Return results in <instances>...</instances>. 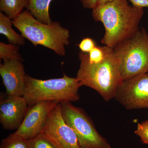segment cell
<instances>
[{
  "instance_id": "obj_1",
  "label": "cell",
  "mask_w": 148,
  "mask_h": 148,
  "mask_svg": "<svg viewBox=\"0 0 148 148\" xmlns=\"http://www.w3.org/2000/svg\"><path fill=\"white\" fill-rule=\"evenodd\" d=\"M144 14V8L130 5L127 0H113L92 10V18L103 24L105 33L101 42L114 48L134 36Z\"/></svg>"
},
{
  "instance_id": "obj_2",
  "label": "cell",
  "mask_w": 148,
  "mask_h": 148,
  "mask_svg": "<svg viewBox=\"0 0 148 148\" xmlns=\"http://www.w3.org/2000/svg\"><path fill=\"white\" fill-rule=\"evenodd\" d=\"M87 54L82 52L79 53L80 64L76 78L81 86L90 87L97 91L105 101H110L114 98L117 90L123 81L113 49L108 47L106 58L98 64L88 63Z\"/></svg>"
},
{
  "instance_id": "obj_3",
  "label": "cell",
  "mask_w": 148,
  "mask_h": 148,
  "mask_svg": "<svg viewBox=\"0 0 148 148\" xmlns=\"http://www.w3.org/2000/svg\"><path fill=\"white\" fill-rule=\"evenodd\" d=\"M12 22L21 36L35 47L42 46L60 56L66 55L65 47L70 44V32L59 22L52 21L49 24L41 23L27 10L12 20Z\"/></svg>"
},
{
  "instance_id": "obj_4",
  "label": "cell",
  "mask_w": 148,
  "mask_h": 148,
  "mask_svg": "<svg viewBox=\"0 0 148 148\" xmlns=\"http://www.w3.org/2000/svg\"><path fill=\"white\" fill-rule=\"evenodd\" d=\"M81 86L76 77L65 74L63 77L47 80L37 79L27 75L23 96L29 107L43 101L71 103L79 100Z\"/></svg>"
},
{
  "instance_id": "obj_5",
  "label": "cell",
  "mask_w": 148,
  "mask_h": 148,
  "mask_svg": "<svg viewBox=\"0 0 148 148\" xmlns=\"http://www.w3.org/2000/svg\"><path fill=\"white\" fill-rule=\"evenodd\" d=\"M112 49L123 80L148 73V34L145 28Z\"/></svg>"
},
{
  "instance_id": "obj_6",
  "label": "cell",
  "mask_w": 148,
  "mask_h": 148,
  "mask_svg": "<svg viewBox=\"0 0 148 148\" xmlns=\"http://www.w3.org/2000/svg\"><path fill=\"white\" fill-rule=\"evenodd\" d=\"M60 104L62 116L75 133L82 148H111L108 142L98 133L92 121L83 109L71 103Z\"/></svg>"
},
{
  "instance_id": "obj_7",
  "label": "cell",
  "mask_w": 148,
  "mask_h": 148,
  "mask_svg": "<svg viewBox=\"0 0 148 148\" xmlns=\"http://www.w3.org/2000/svg\"><path fill=\"white\" fill-rule=\"evenodd\" d=\"M114 98L127 110L148 109V73L123 80Z\"/></svg>"
},
{
  "instance_id": "obj_8",
  "label": "cell",
  "mask_w": 148,
  "mask_h": 148,
  "mask_svg": "<svg viewBox=\"0 0 148 148\" xmlns=\"http://www.w3.org/2000/svg\"><path fill=\"white\" fill-rule=\"evenodd\" d=\"M43 132L58 148H82L75 133L62 116L60 104L51 112Z\"/></svg>"
},
{
  "instance_id": "obj_9",
  "label": "cell",
  "mask_w": 148,
  "mask_h": 148,
  "mask_svg": "<svg viewBox=\"0 0 148 148\" xmlns=\"http://www.w3.org/2000/svg\"><path fill=\"white\" fill-rule=\"evenodd\" d=\"M58 104L53 101H43L29 107L14 133L29 140L43 133L49 114Z\"/></svg>"
},
{
  "instance_id": "obj_10",
  "label": "cell",
  "mask_w": 148,
  "mask_h": 148,
  "mask_svg": "<svg viewBox=\"0 0 148 148\" xmlns=\"http://www.w3.org/2000/svg\"><path fill=\"white\" fill-rule=\"evenodd\" d=\"M6 94L1 95L0 122L4 129L17 130L23 122L29 109L24 96Z\"/></svg>"
},
{
  "instance_id": "obj_11",
  "label": "cell",
  "mask_w": 148,
  "mask_h": 148,
  "mask_svg": "<svg viewBox=\"0 0 148 148\" xmlns=\"http://www.w3.org/2000/svg\"><path fill=\"white\" fill-rule=\"evenodd\" d=\"M0 75L5 88V94L23 96L26 74L22 61L7 60L0 64Z\"/></svg>"
},
{
  "instance_id": "obj_12",
  "label": "cell",
  "mask_w": 148,
  "mask_h": 148,
  "mask_svg": "<svg viewBox=\"0 0 148 148\" xmlns=\"http://www.w3.org/2000/svg\"><path fill=\"white\" fill-rule=\"evenodd\" d=\"M53 0H29L27 10L37 20L44 24L52 22L49 13V8Z\"/></svg>"
},
{
  "instance_id": "obj_13",
  "label": "cell",
  "mask_w": 148,
  "mask_h": 148,
  "mask_svg": "<svg viewBox=\"0 0 148 148\" xmlns=\"http://www.w3.org/2000/svg\"><path fill=\"white\" fill-rule=\"evenodd\" d=\"M12 20L2 12H0V34L6 37L8 42L12 44L24 46L25 38L15 32L12 28Z\"/></svg>"
},
{
  "instance_id": "obj_14",
  "label": "cell",
  "mask_w": 148,
  "mask_h": 148,
  "mask_svg": "<svg viewBox=\"0 0 148 148\" xmlns=\"http://www.w3.org/2000/svg\"><path fill=\"white\" fill-rule=\"evenodd\" d=\"M29 0H0V10L9 18L13 20L27 9Z\"/></svg>"
},
{
  "instance_id": "obj_15",
  "label": "cell",
  "mask_w": 148,
  "mask_h": 148,
  "mask_svg": "<svg viewBox=\"0 0 148 148\" xmlns=\"http://www.w3.org/2000/svg\"><path fill=\"white\" fill-rule=\"evenodd\" d=\"M19 46L0 42V58L3 61L16 60L24 61L19 52Z\"/></svg>"
},
{
  "instance_id": "obj_16",
  "label": "cell",
  "mask_w": 148,
  "mask_h": 148,
  "mask_svg": "<svg viewBox=\"0 0 148 148\" xmlns=\"http://www.w3.org/2000/svg\"><path fill=\"white\" fill-rule=\"evenodd\" d=\"M0 148H30L29 140L12 133L2 140Z\"/></svg>"
},
{
  "instance_id": "obj_17",
  "label": "cell",
  "mask_w": 148,
  "mask_h": 148,
  "mask_svg": "<svg viewBox=\"0 0 148 148\" xmlns=\"http://www.w3.org/2000/svg\"><path fill=\"white\" fill-rule=\"evenodd\" d=\"M30 148H58L45 133L29 140Z\"/></svg>"
},
{
  "instance_id": "obj_18",
  "label": "cell",
  "mask_w": 148,
  "mask_h": 148,
  "mask_svg": "<svg viewBox=\"0 0 148 148\" xmlns=\"http://www.w3.org/2000/svg\"><path fill=\"white\" fill-rule=\"evenodd\" d=\"M108 47L96 46L87 54V59L88 63L96 64L103 61L106 57Z\"/></svg>"
},
{
  "instance_id": "obj_19",
  "label": "cell",
  "mask_w": 148,
  "mask_h": 148,
  "mask_svg": "<svg viewBox=\"0 0 148 148\" xmlns=\"http://www.w3.org/2000/svg\"><path fill=\"white\" fill-rule=\"evenodd\" d=\"M135 133L140 137L143 144L148 145V120L138 123Z\"/></svg>"
},
{
  "instance_id": "obj_20",
  "label": "cell",
  "mask_w": 148,
  "mask_h": 148,
  "mask_svg": "<svg viewBox=\"0 0 148 148\" xmlns=\"http://www.w3.org/2000/svg\"><path fill=\"white\" fill-rule=\"evenodd\" d=\"M78 46L81 51V52L88 53L97 45L95 41L92 38H84Z\"/></svg>"
},
{
  "instance_id": "obj_21",
  "label": "cell",
  "mask_w": 148,
  "mask_h": 148,
  "mask_svg": "<svg viewBox=\"0 0 148 148\" xmlns=\"http://www.w3.org/2000/svg\"><path fill=\"white\" fill-rule=\"evenodd\" d=\"M83 7L88 9H93L98 5V0H80Z\"/></svg>"
},
{
  "instance_id": "obj_22",
  "label": "cell",
  "mask_w": 148,
  "mask_h": 148,
  "mask_svg": "<svg viewBox=\"0 0 148 148\" xmlns=\"http://www.w3.org/2000/svg\"><path fill=\"white\" fill-rule=\"evenodd\" d=\"M132 5L135 7L148 8V0H129Z\"/></svg>"
},
{
  "instance_id": "obj_23",
  "label": "cell",
  "mask_w": 148,
  "mask_h": 148,
  "mask_svg": "<svg viewBox=\"0 0 148 148\" xmlns=\"http://www.w3.org/2000/svg\"><path fill=\"white\" fill-rule=\"evenodd\" d=\"M112 1L113 0H98V5L102 4Z\"/></svg>"
}]
</instances>
